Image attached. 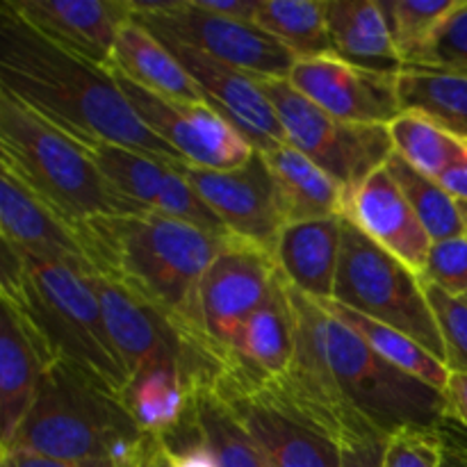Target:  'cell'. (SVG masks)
Here are the masks:
<instances>
[{
	"label": "cell",
	"instance_id": "6da1fadb",
	"mask_svg": "<svg viewBox=\"0 0 467 467\" xmlns=\"http://www.w3.org/2000/svg\"><path fill=\"white\" fill-rule=\"evenodd\" d=\"M287 295L296 315V351L287 374L276 381L340 445L445 424V392L383 360L363 337L290 283Z\"/></svg>",
	"mask_w": 467,
	"mask_h": 467
},
{
	"label": "cell",
	"instance_id": "7a4b0ae2",
	"mask_svg": "<svg viewBox=\"0 0 467 467\" xmlns=\"http://www.w3.org/2000/svg\"><path fill=\"white\" fill-rule=\"evenodd\" d=\"M0 91L85 146L119 144L185 162L137 117L109 68L50 41L7 0L0 3Z\"/></svg>",
	"mask_w": 467,
	"mask_h": 467
},
{
	"label": "cell",
	"instance_id": "3957f363",
	"mask_svg": "<svg viewBox=\"0 0 467 467\" xmlns=\"http://www.w3.org/2000/svg\"><path fill=\"white\" fill-rule=\"evenodd\" d=\"M78 231L99 276L121 285L185 331L205 336L201 281L223 237L158 213L108 214L78 223Z\"/></svg>",
	"mask_w": 467,
	"mask_h": 467
},
{
	"label": "cell",
	"instance_id": "277c9868",
	"mask_svg": "<svg viewBox=\"0 0 467 467\" xmlns=\"http://www.w3.org/2000/svg\"><path fill=\"white\" fill-rule=\"evenodd\" d=\"M0 167L73 226L135 213L114 194L85 144L5 91H0Z\"/></svg>",
	"mask_w": 467,
	"mask_h": 467
},
{
	"label": "cell",
	"instance_id": "5b68a950",
	"mask_svg": "<svg viewBox=\"0 0 467 467\" xmlns=\"http://www.w3.org/2000/svg\"><path fill=\"white\" fill-rule=\"evenodd\" d=\"M23 258L26 276L21 287L14 295L0 296L26 315L55 360L80 369L109 392L123 397L130 377L109 337L91 276L67 265L26 254Z\"/></svg>",
	"mask_w": 467,
	"mask_h": 467
},
{
	"label": "cell",
	"instance_id": "8992f818",
	"mask_svg": "<svg viewBox=\"0 0 467 467\" xmlns=\"http://www.w3.org/2000/svg\"><path fill=\"white\" fill-rule=\"evenodd\" d=\"M140 431L121 397L57 360L44 372L26 420L3 450L73 463H109L114 442Z\"/></svg>",
	"mask_w": 467,
	"mask_h": 467
},
{
	"label": "cell",
	"instance_id": "52a82bcc",
	"mask_svg": "<svg viewBox=\"0 0 467 467\" xmlns=\"http://www.w3.org/2000/svg\"><path fill=\"white\" fill-rule=\"evenodd\" d=\"M213 390L254 438L269 467H342L337 438L272 377L231 356Z\"/></svg>",
	"mask_w": 467,
	"mask_h": 467
},
{
	"label": "cell",
	"instance_id": "ba28073f",
	"mask_svg": "<svg viewBox=\"0 0 467 467\" xmlns=\"http://www.w3.org/2000/svg\"><path fill=\"white\" fill-rule=\"evenodd\" d=\"M331 301L397 328L445 363V342L422 278L347 219H342L340 263Z\"/></svg>",
	"mask_w": 467,
	"mask_h": 467
},
{
	"label": "cell",
	"instance_id": "9c48e42d",
	"mask_svg": "<svg viewBox=\"0 0 467 467\" xmlns=\"http://www.w3.org/2000/svg\"><path fill=\"white\" fill-rule=\"evenodd\" d=\"M258 82L281 121L287 144L336 178L345 192L386 167L395 153L388 126L340 121L296 91L287 78H258Z\"/></svg>",
	"mask_w": 467,
	"mask_h": 467
},
{
	"label": "cell",
	"instance_id": "30bf717a",
	"mask_svg": "<svg viewBox=\"0 0 467 467\" xmlns=\"http://www.w3.org/2000/svg\"><path fill=\"white\" fill-rule=\"evenodd\" d=\"M132 18L155 36L181 41L255 78H290L296 55L260 30L201 9L194 0H130Z\"/></svg>",
	"mask_w": 467,
	"mask_h": 467
},
{
	"label": "cell",
	"instance_id": "8fae6325",
	"mask_svg": "<svg viewBox=\"0 0 467 467\" xmlns=\"http://www.w3.org/2000/svg\"><path fill=\"white\" fill-rule=\"evenodd\" d=\"M137 117L178 150L187 164L213 171H233L254 158L255 149L235 126L205 103H185L153 94L112 71Z\"/></svg>",
	"mask_w": 467,
	"mask_h": 467
},
{
	"label": "cell",
	"instance_id": "7c38bea8",
	"mask_svg": "<svg viewBox=\"0 0 467 467\" xmlns=\"http://www.w3.org/2000/svg\"><path fill=\"white\" fill-rule=\"evenodd\" d=\"M278 281L274 254L263 244L228 233L201 281L203 333L231 354L246 319L267 301Z\"/></svg>",
	"mask_w": 467,
	"mask_h": 467
},
{
	"label": "cell",
	"instance_id": "4fadbf2b",
	"mask_svg": "<svg viewBox=\"0 0 467 467\" xmlns=\"http://www.w3.org/2000/svg\"><path fill=\"white\" fill-rule=\"evenodd\" d=\"M395 73L360 68L337 55L296 59L290 85L331 117L349 123L388 126L401 114Z\"/></svg>",
	"mask_w": 467,
	"mask_h": 467
},
{
	"label": "cell",
	"instance_id": "5bb4252c",
	"mask_svg": "<svg viewBox=\"0 0 467 467\" xmlns=\"http://www.w3.org/2000/svg\"><path fill=\"white\" fill-rule=\"evenodd\" d=\"M158 39L194 80L203 103L222 114L231 126H235L255 149L269 150L274 146L287 144L281 121L265 96L258 78L226 62H219L181 41L167 36Z\"/></svg>",
	"mask_w": 467,
	"mask_h": 467
},
{
	"label": "cell",
	"instance_id": "9a60e30c",
	"mask_svg": "<svg viewBox=\"0 0 467 467\" xmlns=\"http://www.w3.org/2000/svg\"><path fill=\"white\" fill-rule=\"evenodd\" d=\"M181 171L228 233L258 242L274 254L285 223L278 213L272 173L260 150L233 171H213L187 162H181Z\"/></svg>",
	"mask_w": 467,
	"mask_h": 467
},
{
	"label": "cell",
	"instance_id": "2e32d148",
	"mask_svg": "<svg viewBox=\"0 0 467 467\" xmlns=\"http://www.w3.org/2000/svg\"><path fill=\"white\" fill-rule=\"evenodd\" d=\"M0 233L3 240L30 258L67 265L87 276H99L78 226L59 217L9 169L0 167Z\"/></svg>",
	"mask_w": 467,
	"mask_h": 467
},
{
	"label": "cell",
	"instance_id": "e0dca14e",
	"mask_svg": "<svg viewBox=\"0 0 467 467\" xmlns=\"http://www.w3.org/2000/svg\"><path fill=\"white\" fill-rule=\"evenodd\" d=\"M342 219L422 276L433 240L386 167L347 192Z\"/></svg>",
	"mask_w": 467,
	"mask_h": 467
},
{
	"label": "cell",
	"instance_id": "ac0fdd59",
	"mask_svg": "<svg viewBox=\"0 0 467 467\" xmlns=\"http://www.w3.org/2000/svg\"><path fill=\"white\" fill-rule=\"evenodd\" d=\"M35 30L62 48L109 68L114 41L132 18L130 0H7Z\"/></svg>",
	"mask_w": 467,
	"mask_h": 467
},
{
	"label": "cell",
	"instance_id": "d6986e66",
	"mask_svg": "<svg viewBox=\"0 0 467 467\" xmlns=\"http://www.w3.org/2000/svg\"><path fill=\"white\" fill-rule=\"evenodd\" d=\"M53 358L26 315L3 299L0 310V447L12 442Z\"/></svg>",
	"mask_w": 467,
	"mask_h": 467
},
{
	"label": "cell",
	"instance_id": "ffe728a7",
	"mask_svg": "<svg viewBox=\"0 0 467 467\" xmlns=\"http://www.w3.org/2000/svg\"><path fill=\"white\" fill-rule=\"evenodd\" d=\"M342 217L285 223L274 246L281 276L317 304L333 299L340 263Z\"/></svg>",
	"mask_w": 467,
	"mask_h": 467
},
{
	"label": "cell",
	"instance_id": "44dd1931",
	"mask_svg": "<svg viewBox=\"0 0 467 467\" xmlns=\"http://www.w3.org/2000/svg\"><path fill=\"white\" fill-rule=\"evenodd\" d=\"M276 192L283 223L342 217L347 192L322 167L306 158L295 146L281 144L260 150Z\"/></svg>",
	"mask_w": 467,
	"mask_h": 467
},
{
	"label": "cell",
	"instance_id": "7402d4cb",
	"mask_svg": "<svg viewBox=\"0 0 467 467\" xmlns=\"http://www.w3.org/2000/svg\"><path fill=\"white\" fill-rule=\"evenodd\" d=\"M327 21L337 57L360 68L400 76L406 68L392 39L383 3L328 0Z\"/></svg>",
	"mask_w": 467,
	"mask_h": 467
},
{
	"label": "cell",
	"instance_id": "603a6c76",
	"mask_svg": "<svg viewBox=\"0 0 467 467\" xmlns=\"http://www.w3.org/2000/svg\"><path fill=\"white\" fill-rule=\"evenodd\" d=\"M196 392L190 369L181 360L162 358L130 374L121 400L141 431L162 438L185 420Z\"/></svg>",
	"mask_w": 467,
	"mask_h": 467
},
{
	"label": "cell",
	"instance_id": "cb8c5ba5",
	"mask_svg": "<svg viewBox=\"0 0 467 467\" xmlns=\"http://www.w3.org/2000/svg\"><path fill=\"white\" fill-rule=\"evenodd\" d=\"M109 71L121 73L135 85L164 99L203 103L194 80L187 76L181 62L169 53L167 46L153 32L140 26L135 18L123 23L119 30L112 59H109Z\"/></svg>",
	"mask_w": 467,
	"mask_h": 467
},
{
	"label": "cell",
	"instance_id": "d4e9b609",
	"mask_svg": "<svg viewBox=\"0 0 467 467\" xmlns=\"http://www.w3.org/2000/svg\"><path fill=\"white\" fill-rule=\"evenodd\" d=\"M296 351V315L287 295L285 278L278 272L276 287L263 306L246 319L233 342L231 356L265 377H283Z\"/></svg>",
	"mask_w": 467,
	"mask_h": 467
},
{
	"label": "cell",
	"instance_id": "484cf974",
	"mask_svg": "<svg viewBox=\"0 0 467 467\" xmlns=\"http://www.w3.org/2000/svg\"><path fill=\"white\" fill-rule=\"evenodd\" d=\"M401 112H418L467 141V73L404 68L397 78Z\"/></svg>",
	"mask_w": 467,
	"mask_h": 467
},
{
	"label": "cell",
	"instance_id": "4316f807",
	"mask_svg": "<svg viewBox=\"0 0 467 467\" xmlns=\"http://www.w3.org/2000/svg\"><path fill=\"white\" fill-rule=\"evenodd\" d=\"M87 149L99 171L123 203L130 205L135 213L158 210L169 173L176 164L173 160L155 158L119 144H94Z\"/></svg>",
	"mask_w": 467,
	"mask_h": 467
},
{
	"label": "cell",
	"instance_id": "83f0119b",
	"mask_svg": "<svg viewBox=\"0 0 467 467\" xmlns=\"http://www.w3.org/2000/svg\"><path fill=\"white\" fill-rule=\"evenodd\" d=\"M328 313L336 319H340L345 327H349L356 336L363 337L383 360H388L390 365H395L401 372L410 374V377L420 379V381L429 383V386L438 388V390L445 392L447 381H450V369L442 363L441 358H436L433 354H429L420 342H415L413 337L404 336L397 328L386 327L381 322H374V319L365 317V315L356 313V310L345 308V306L336 304V301H327L322 304Z\"/></svg>",
	"mask_w": 467,
	"mask_h": 467
},
{
	"label": "cell",
	"instance_id": "f1b7e54d",
	"mask_svg": "<svg viewBox=\"0 0 467 467\" xmlns=\"http://www.w3.org/2000/svg\"><path fill=\"white\" fill-rule=\"evenodd\" d=\"M255 26L281 41L299 59L336 55L328 32L327 3L319 0H260Z\"/></svg>",
	"mask_w": 467,
	"mask_h": 467
},
{
	"label": "cell",
	"instance_id": "f546056e",
	"mask_svg": "<svg viewBox=\"0 0 467 467\" xmlns=\"http://www.w3.org/2000/svg\"><path fill=\"white\" fill-rule=\"evenodd\" d=\"M388 130L395 153L433 181L467 155V141L442 130L438 123L418 112H401L395 121L388 123Z\"/></svg>",
	"mask_w": 467,
	"mask_h": 467
},
{
	"label": "cell",
	"instance_id": "4dcf8cb0",
	"mask_svg": "<svg viewBox=\"0 0 467 467\" xmlns=\"http://www.w3.org/2000/svg\"><path fill=\"white\" fill-rule=\"evenodd\" d=\"M465 0H392L383 3L392 39L406 68H420L427 62L438 35L451 14Z\"/></svg>",
	"mask_w": 467,
	"mask_h": 467
},
{
	"label": "cell",
	"instance_id": "1f68e13d",
	"mask_svg": "<svg viewBox=\"0 0 467 467\" xmlns=\"http://www.w3.org/2000/svg\"><path fill=\"white\" fill-rule=\"evenodd\" d=\"M386 169L433 242L467 235L459 201L441 182L420 173L397 153L390 155Z\"/></svg>",
	"mask_w": 467,
	"mask_h": 467
},
{
	"label": "cell",
	"instance_id": "d6a6232c",
	"mask_svg": "<svg viewBox=\"0 0 467 467\" xmlns=\"http://www.w3.org/2000/svg\"><path fill=\"white\" fill-rule=\"evenodd\" d=\"M196 422L217 454L219 467H269L254 438L233 418L213 388H203L192 400Z\"/></svg>",
	"mask_w": 467,
	"mask_h": 467
},
{
	"label": "cell",
	"instance_id": "836d02e7",
	"mask_svg": "<svg viewBox=\"0 0 467 467\" xmlns=\"http://www.w3.org/2000/svg\"><path fill=\"white\" fill-rule=\"evenodd\" d=\"M422 285L445 342L447 369L454 374H467V301L451 296L450 292L431 283L422 281Z\"/></svg>",
	"mask_w": 467,
	"mask_h": 467
},
{
	"label": "cell",
	"instance_id": "e575fe53",
	"mask_svg": "<svg viewBox=\"0 0 467 467\" xmlns=\"http://www.w3.org/2000/svg\"><path fill=\"white\" fill-rule=\"evenodd\" d=\"M420 278L451 296H467V235L433 242Z\"/></svg>",
	"mask_w": 467,
	"mask_h": 467
},
{
	"label": "cell",
	"instance_id": "d590c367",
	"mask_svg": "<svg viewBox=\"0 0 467 467\" xmlns=\"http://www.w3.org/2000/svg\"><path fill=\"white\" fill-rule=\"evenodd\" d=\"M441 429H404L388 438L383 463L386 467H441Z\"/></svg>",
	"mask_w": 467,
	"mask_h": 467
},
{
	"label": "cell",
	"instance_id": "8d00e7d4",
	"mask_svg": "<svg viewBox=\"0 0 467 467\" xmlns=\"http://www.w3.org/2000/svg\"><path fill=\"white\" fill-rule=\"evenodd\" d=\"M420 68H450L467 73V0L445 23L427 62Z\"/></svg>",
	"mask_w": 467,
	"mask_h": 467
},
{
	"label": "cell",
	"instance_id": "74e56055",
	"mask_svg": "<svg viewBox=\"0 0 467 467\" xmlns=\"http://www.w3.org/2000/svg\"><path fill=\"white\" fill-rule=\"evenodd\" d=\"M388 438H356V441L342 442V467H386Z\"/></svg>",
	"mask_w": 467,
	"mask_h": 467
},
{
	"label": "cell",
	"instance_id": "f35d334b",
	"mask_svg": "<svg viewBox=\"0 0 467 467\" xmlns=\"http://www.w3.org/2000/svg\"><path fill=\"white\" fill-rule=\"evenodd\" d=\"M0 467H112L109 463H73V461L50 459L26 450H0Z\"/></svg>",
	"mask_w": 467,
	"mask_h": 467
},
{
	"label": "cell",
	"instance_id": "ab89813d",
	"mask_svg": "<svg viewBox=\"0 0 467 467\" xmlns=\"http://www.w3.org/2000/svg\"><path fill=\"white\" fill-rule=\"evenodd\" d=\"M201 9L240 23H254L260 0H194Z\"/></svg>",
	"mask_w": 467,
	"mask_h": 467
},
{
	"label": "cell",
	"instance_id": "60d3db41",
	"mask_svg": "<svg viewBox=\"0 0 467 467\" xmlns=\"http://www.w3.org/2000/svg\"><path fill=\"white\" fill-rule=\"evenodd\" d=\"M447 420L467 427V374H450L445 388Z\"/></svg>",
	"mask_w": 467,
	"mask_h": 467
},
{
	"label": "cell",
	"instance_id": "b9f144b4",
	"mask_svg": "<svg viewBox=\"0 0 467 467\" xmlns=\"http://www.w3.org/2000/svg\"><path fill=\"white\" fill-rule=\"evenodd\" d=\"M438 182H441L456 201L467 203V155L463 160H459V162L451 164V167L438 178Z\"/></svg>",
	"mask_w": 467,
	"mask_h": 467
},
{
	"label": "cell",
	"instance_id": "7bdbcfd3",
	"mask_svg": "<svg viewBox=\"0 0 467 467\" xmlns=\"http://www.w3.org/2000/svg\"><path fill=\"white\" fill-rule=\"evenodd\" d=\"M442 436V433H441ZM442 461H441V467H467V450L463 447L454 445V442L445 441L442 438Z\"/></svg>",
	"mask_w": 467,
	"mask_h": 467
},
{
	"label": "cell",
	"instance_id": "ee69618b",
	"mask_svg": "<svg viewBox=\"0 0 467 467\" xmlns=\"http://www.w3.org/2000/svg\"><path fill=\"white\" fill-rule=\"evenodd\" d=\"M441 433L445 441L454 442V445L467 450V427H463V424H456L451 422V420H445V424L441 427Z\"/></svg>",
	"mask_w": 467,
	"mask_h": 467
},
{
	"label": "cell",
	"instance_id": "f6af8a7d",
	"mask_svg": "<svg viewBox=\"0 0 467 467\" xmlns=\"http://www.w3.org/2000/svg\"><path fill=\"white\" fill-rule=\"evenodd\" d=\"M137 467H171V461H169V454H167V450H164V445L160 438H158V442H155L153 450L146 454V459L141 461Z\"/></svg>",
	"mask_w": 467,
	"mask_h": 467
},
{
	"label": "cell",
	"instance_id": "bcb514c9",
	"mask_svg": "<svg viewBox=\"0 0 467 467\" xmlns=\"http://www.w3.org/2000/svg\"><path fill=\"white\" fill-rule=\"evenodd\" d=\"M459 208H461V214H463V222H465V231H467V203H461V201H459Z\"/></svg>",
	"mask_w": 467,
	"mask_h": 467
},
{
	"label": "cell",
	"instance_id": "7dc6e473",
	"mask_svg": "<svg viewBox=\"0 0 467 467\" xmlns=\"http://www.w3.org/2000/svg\"><path fill=\"white\" fill-rule=\"evenodd\" d=\"M463 299H465V301H467V296H463Z\"/></svg>",
	"mask_w": 467,
	"mask_h": 467
}]
</instances>
